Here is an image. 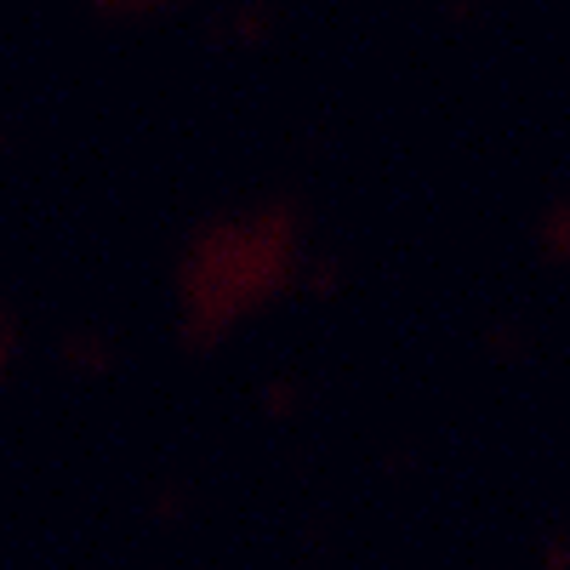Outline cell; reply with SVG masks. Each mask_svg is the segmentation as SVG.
I'll return each mask as SVG.
<instances>
[{
  "instance_id": "7a4b0ae2",
  "label": "cell",
  "mask_w": 570,
  "mask_h": 570,
  "mask_svg": "<svg viewBox=\"0 0 570 570\" xmlns=\"http://www.w3.org/2000/svg\"><path fill=\"white\" fill-rule=\"evenodd\" d=\"M109 7H149V0H109Z\"/></svg>"
},
{
  "instance_id": "6da1fadb",
  "label": "cell",
  "mask_w": 570,
  "mask_h": 570,
  "mask_svg": "<svg viewBox=\"0 0 570 570\" xmlns=\"http://www.w3.org/2000/svg\"><path fill=\"white\" fill-rule=\"evenodd\" d=\"M285 263H292L285 217L212 228L195 246V257H188V308H195V325L212 331V325H228L234 314H246L252 303H263L285 279Z\"/></svg>"
}]
</instances>
